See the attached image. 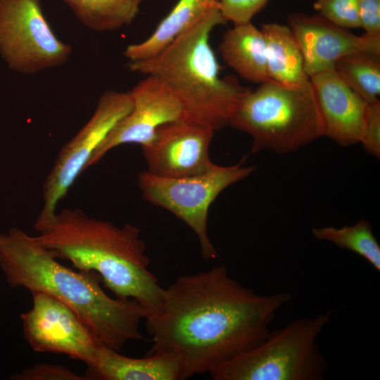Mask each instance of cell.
Returning <instances> with one entry per match:
<instances>
[{
    "instance_id": "1",
    "label": "cell",
    "mask_w": 380,
    "mask_h": 380,
    "mask_svg": "<svg viewBox=\"0 0 380 380\" xmlns=\"http://www.w3.org/2000/svg\"><path fill=\"white\" fill-rule=\"evenodd\" d=\"M287 292L257 293L234 279L225 265L182 275L163 288L161 304L146 319L153 345L180 361L186 379L210 372L260 343Z\"/></svg>"
},
{
    "instance_id": "2",
    "label": "cell",
    "mask_w": 380,
    "mask_h": 380,
    "mask_svg": "<svg viewBox=\"0 0 380 380\" xmlns=\"http://www.w3.org/2000/svg\"><path fill=\"white\" fill-rule=\"evenodd\" d=\"M0 267L11 287L45 293L68 305L109 348L121 352L128 341L144 339L139 325L145 312L137 300L110 297L98 274L62 265L20 229L0 234Z\"/></svg>"
},
{
    "instance_id": "3",
    "label": "cell",
    "mask_w": 380,
    "mask_h": 380,
    "mask_svg": "<svg viewBox=\"0 0 380 380\" xmlns=\"http://www.w3.org/2000/svg\"><path fill=\"white\" fill-rule=\"evenodd\" d=\"M34 241L57 259L80 271L94 272L118 298L134 299L145 319L158 312L163 287L149 270L150 260L140 231L90 217L80 208H63Z\"/></svg>"
},
{
    "instance_id": "4",
    "label": "cell",
    "mask_w": 380,
    "mask_h": 380,
    "mask_svg": "<svg viewBox=\"0 0 380 380\" xmlns=\"http://www.w3.org/2000/svg\"><path fill=\"white\" fill-rule=\"evenodd\" d=\"M226 23L218 5L155 56L127 64L132 72L161 80L181 102L184 121L214 132L228 125L241 99L250 90L234 78L220 77L210 34Z\"/></svg>"
},
{
    "instance_id": "5",
    "label": "cell",
    "mask_w": 380,
    "mask_h": 380,
    "mask_svg": "<svg viewBox=\"0 0 380 380\" xmlns=\"http://www.w3.org/2000/svg\"><path fill=\"white\" fill-rule=\"evenodd\" d=\"M228 125L251 137L252 153L293 152L322 137L310 81L298 86L261 83L242 96Z\"/></svg>"
},
{
    "instance_id": "6",
    "label": "cell",
    "mask_w": 380,
    "mask_h": 380,
    "mask_svg": "<svg viewBox=\"0 0 380 380\" xmlns=\"http://www.w3.org/2000/svg\"><path fill=\"white\" fill-rule=\"evenodd\" d=\"M333 311L292 320L219 365L214 380H322L329 365L317 339Z\"/></svg>"
},
{
    "instance_id": "7",
    "label": "cell",
    "mask_w": 380,
    "mask_h": 380,
    "mask_svg": "<svg viewBox=\"0 0 380 380\" xmlns=\"http://www.w3.org/2000/svg\"><path fill=\"white\" fill-rule=\"evenodd\" d=\"M254 170L241 162L232 166L215 164L203 174L182 178L159 177L146 170L139 174L138 185L145 201L171 212L194 231L202 256L209 260L217 257L208 233L209 208L222 191Z\"/></svg>"
},
{
    "instance_id": "8",
    "label": "cell",
    "mask_w": 380,
    "mask_h": 380,
    "mask_svg": "<svg viewBox=\"0 0 380 380\" xmlns=\"http://www.w3.org/2000/svg\"><path fill=\"white\" fill-rule=\"evenodd\" d=\"M130 91L108 90L100 96L87 122L61 149L42 188V206L34 227L42 232L53 222L60 201L114 126L132 109Z\"/></svg>"
},
{
    "instance_id": "9",
    "label": "cell",
    "mask_w": 380,
    "mask_h": 380,
    "mask_svg": "<svg viewBox=\"0 0 380 380\" xmlns=\"http://www.w3.org/2000/svg\"><path fill=\"white\" fill-rule=\"evenodd\" d=\"M0 52L11 69L34 75L65 63L72 47L53 32L41 0H0Z\"/></svg>"
},
{
    "instance_id": "10",
    "label": "cell",
    "mask_w": 380,
    "mask_h": 380,
    "mask_svg": "<svg viewBox=\"0 0 380 380\" xmlns=\"http://www.w3.org/2000/svg\"><path fill=\"white\" fill-rule=\"evenodd\" d=\"M32 295V308L20 316L25 338L32 350L64 354L90 366L103 344L90 327L58 299L42 292Z\"/></svg>"
},
{
    "instance_id": "11",
    "label": "cell",
    "mask_w": 380,
    "mask_h": 380,
    "mask_svg": "<svg viewBox=\"0 0 380 380\" xmlns=\"http://www.w3.org/2000/svg\"><path fill=\"white\" fill-rule=\"evenodd\" d=\"M132 107L111 129L92 156L87 168L113 148L125 144L144 146L154 139L163 125L185 120L183 106L158 78L146 75L130 91Z\"/></svg>"
},
{
    "instance_id": "12",
    "label": "cell",
    "mask_w": 380,
    "mask_h": 380,
    "mask_svg": "<svg viewBox=\"0 0 380 380\" xmlns=\"http://www.w3.org/2000/svg\"><path fill=\"white\" fill-rule=\"evenodd\" d=\"M214 132L184 120L161 126L153 141L141 147L147 171L168 178L195 176L208 171L215 165L209 157Z\"/></svg>"
},
{
    "instance_id": "13",
    "label": "cell",
    "mask_w": 380,
    "mask_h": 380,
    "mask_svg": "<svg viewBox=\"0 0 380 380\" xmlns=\"http://www.w3.org/2000/svg\"><path fill=\"white\" fill-rule=\"evenodd\" d=\"M289 27L300 48L308 77L334 70L342 57L356 52L380 55V36H358L328 20L319 14L293 13Z\"/></svg>"
},
{
    "instance_id": "14",
    "label": "cell",
    "mask_w": 380,
    "mask_h": 380,
    "mask_svg": "<svg viewBox=\"0 0 380 380\" xmlns=\"http://www.w3.org/2000/svg\"><path fill=\"white\" fill-rule=\"evenodd\" d=\"M321 119L322 137L342 146L362 139L369 103L351 89L335 69L310 77Z\"/></svg>"
},
{
    "instance_id": "15",
    "label": "cell",
    "mask_w": 380,
    "mask_h": 380,
    "mask_svg": "<svg viewBox=\"0 0 380 380\" xmlns=\"http://www.w3.org/2000/svg\"><path fill=\"white\" fill-rule=\"evenodd\" d=\"M89 380L185 379L179 360L170 353L157 350L148 357L134 358L101 344L94 362L84 374Z\"/></svg>"
},
{
    "instance_id": "16",
    "label": "cell",
    "mask_w": 380,
    "mask_h": 380,
    "mask_svg": "<svg viewBox=\"0 0 380 380\" xmlns=\"http://www.w3.org/2000/svg\"><path fill=\"white\" fill-rule=\"evenodd\" d=\"M220 52L227 65L242 78L260 84L270 80L265 37L251 22L236 24L228 30Z\"/></svg>"
},
{
    "instance_id": "17",
    "label": "cell",
    "mask_w": 380,
    "mask_h": 380,
    "mask_svg": "<svg viewBox=\"0 0 380 380\" xmlns=\"http://www.w3.org/2000/svg\"><path fill=\"white\" fill-rule=\"evenodd\" d=\"M261 31L265 39L270 80L287 86L308 82L300 48L289 26L267 23L262 25Z\"/></svg>"
},
{
    "instance_id": "18",
    "label": "cell",
    "mask_w": 380,
    "mask_h": 380,
    "mask_svg": "<svg viewBox=\"0 0 380 380\" xmlns=\"http://www.w3.org/2000/svg\"><path fill=\"white\" fill-rule=\"evenodd\" d=\"M218 5L219 0H179L151 35L140 43L127 46L124 55L129 61L155 56Z\"/></svg>"
},
{
    "instance_id": "19",
    "label": "cell",
    "mask_w": 380,
    "mask_h": 380,
    "mask_svg": "<svg viewBox=\"0 0 380 380\" xmlns=\"http://www.w3.org/2000/svg\"><path fill=\"white\" fill-rule=\"evenodd\" d=\"M63 1L84 26L96 32H106L130 25L144 0Z\"/></svg>"
},
{
    "instance_id": "20",
    "label": "cell",
    "mask_w": 380,
    "mask_h": 380,
    "mask_svg": "<svg viewBox=\"0 0 380 380\" xmlns=\"http://www.w3.org/2000/svg\"><path fill=\"white\" fill-rule=\"evenodd\" d=\"M335 70L344 82L367 103L380 94V55L356 52L341 58Z\"/></svg>"
},
{
    "instance_id": "21",
    "label": "cell",
    "mask_w": 380,
    "mask_h": 380,
    "mask_svg": "<svg viewBox=\"0 0 380 380\" xmlns=\"http://www.w3.org/2000/svg\"><path fill=\"white\" fill-rule=\"evenodd\" d=\"M313 236L321 241L330 242L337 247L352 251L368 261L380 271V246L372 226L362 219L353 225L342 227H323L312 229Z\"/></svg>"
},
{
    "instance_id": "22",
    "label": "cell",
    "mask_w": 380,
    "mask_h": 380,
    "mask_svg": "<svg viewBox=\"0 0 380 380\" xmlns=\"http://www.w3.org/2000/svg\"><path fill=\"white\" fill-rule=\"evenodd\" d=\"M314 8L319 15L341 27H360L358 0H316Z\"/></svg>"
},
{
    "instance_id": "23",
    "label": "cell",
    "mask_w": 380,
    "mask_h": 380,
    "mask_svg": "<svg viewBox=\"0 0 380 380\" xmlns=\"http://www.w3.org/2000/svg\"><path fill=\"white\" fill-rule=\"evenodd\" d=\"M270 0H219L221 13L234 25L251 22Z\"/></svg>"
},
{
    "instance_id": "24",
    "label": "cell",
    "mask_w": 380,
    "mask_h": 380,
    "mask_svg": "<svg viewBox=\"0 0 380 380\" xmlns=\"http://www.w3.org/2000/svg\"><path fill=\"white\" fill-rule=\"evenodd\" d=\"M18 380H89L85 375H79L65 366L48 363H37L15 374Z\"/></svg>"
},
{
    "instance_id": "25",
    "label": "cell",
    "mask_w": 380,
    "mask_h": 380,
    "mask_svg": "<svg viewBox=\"0 0 380 380\" xmlns=\"http://www.w3.org/2000/svg\"><path fill=\"white\" fill-rule=\"evenodd\" d=\"M368 111L361 144L366 152L380 156V101L368 103Z\"/></svg>"
},
{
    "instance_id": "26",
    "label": "cell",
    "mask_w": 380,
    "mask_h": 380,
    "mask_svg": "<svg viewBox=\"0 0 380 380\" xmlns=\"http://www.w3.org/2000/svg\"><path fill=\"white\" fill-rule=\"evenodd\" d=\"M358 15L365 34L380 36V0H358Z\"/></svg>"
}]
</instances>
